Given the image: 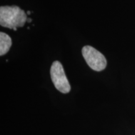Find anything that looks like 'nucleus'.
<instances>
[{
    "instance_id": "obj_1",
    "label": "nucleus",
    "mask_w": 135,
    "mask_h": 135,
    "mask_svg": "<svg viewBox=\"0 0 135 135\" xmlns=\"http://www.w3.org/2000/svg\"><path fill=\"white\" fill-rule=\"evenodd\" d=\"M27 16L17 6H5L0 8V25L9 29L23 27L27 21Z\"/></svg>"
},
{
    "instance_id": "obj_2",
    "label": "nucleus",
    "mask_w": 135,
    "mask_h": 135,
    "mask_svg": "<svg viewBox=\"0 0 135 135\" xmlns=\"http://www.w3.org/2000/svg\"><path fill=\"white\" fill-rule=\"evenodd\" d=\"M82 55L88 65L92 70L101 71L105 69L107 61L104 56L91 46H85L82 49Z\"/></svg>"
},
{
    "instance_id": "obj_3",
    "label": "nucleus",
    "mask_w": 135,
    "mask_h": 135,
    "mask_svg": "<svg viewBox=\"0 0 135 135\" xmlns=\"http://www.w3.org/2000/svg\"><path fill=\"white\" fill-rule=\"evenodd\" d=\"M50 74L52 81L58 91L63 93H68L70 91V84L60 62L58 61L53 62L51 67Z\"/></svg>"
},
{
    "instance_id": "obj_4",
    "label": "nucleus",
    "mask_w": 135,
    "mask_h": 135,
    "mask_svg": "<svg viewBox=\"0 0 135 135\" xmlns=\"http://www.w3.org/2000/svg\"><path fill=\"white\" fill-rule=\"evenodd\" d=\"M12 45L11 38L7 34L1 32L0 33V55L3 56L9 50Z\"/></svg>"
},
{
    "instance_id": "obj_5",
    "label": "nucleus",
    "mask_w": 135,
    "mask_h": 135,
    "mask_svg": "<svg viewBox=\"0 0 135 135\" xmlns=\"http://www.w3.org/2000/svg\"><path fill=\"white\" fill-rule=\"evenodd\" d=\"M27 21H28V23H31V22L32 21V19H31V18H27Z\"/></svg>"
},
{
    "instance_id": "obj_6",
    "label": "nucleus",
    "mask_w": 135,
    "mask_h": 135,
    "mask_svg": "<svg viewBox=\"0 0 135 135\" xmlns=\"http://www.w3.org/2000/svg\"><path fill=\"white\" fill-rule=\"evenodd\" d=\"M13 30H14V31H17V28H13Z\"/></svg>"
},
{
    "instance_id": "obj_7",
    "label": "nucleus",
    "mask_w": 135,
    "mask_h": 135,
    "mask_svg": "<svg viewBox=\"0 0 135 135\" xmlns=\"http://www.w3.org/2000/svg\"><path fill=\"white\" fill-rule=\"evenodd\" d=\"M30 14H31V12H30V11H28V15H30Z\"/></svg>"
}]
</instances>
